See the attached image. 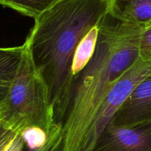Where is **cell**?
<instances>
[{"label":"cell","mask_w":151,"mask_h":151,"mask_svg":"<svg viewBox=\"0 0 151 151\" xmlns=\"http://www.w3.org/2000/svg\"><path fill=\"white\" fill-rule=\"evenodd\" d=\"M24 45L18 72L0 107L1 124L17 133L29 127H39L49 137L58 136L61 126L55 119L48 87Z\"/></svg>","instance_id":"obj_3"},{"label":"cell","mask_w":151,"mask_h":151,"mask_svg":"<svg viewBox=\"0 0 151 151\" xmlns=\"http://www.w3.org/2000/svg\"><path fill=\"white\" fill-rule=\"evenodd\" d=\"M139 58L151 59V23L144 27L139 45Z\"/></svg>","instance_id":"obj_12"},{"label":"cell","mask_w":151,"mask_h":151,"mask_svg":"<svg viewBox=\"0 0 151 151\" xmlns=\"http://www.w3.org/2000/svg\"><path fill=\"white\" fill-rule=\"evenodd\" d=\"M109 14L119 21L145 26L151 22V0H111Z\"/></svg>","instance_id":"obj_7"},{"label":"cell","mask_w":151,"mask_h":151,"mask_svg":"<svg viewBox=\"0 0 151 151\" xmlns=\"http://www.w3.org/2000/svg\"><path fill=\"white\" fill-rule=\"evenodd\" d=\"M58 0H0V5L11 8L17 12L36 19Z\"/></svg>","instance_id":"obj_10"},{"label":"cell","mask_w":151,"mask_h":151,"mask_svg":"<svg viewBox=\"0 0 151 151\" xmlns=\"http://www.w3.org/2000/svg\"><path fill=\"white\" fill-rule=\"evenodd\" d=\"M56 139H57L56 136H51V137L50 138V139H49V142L48 143H47V147H46V148L45 149L44 151H50L51 147L53 146V144L55 143V142L56 141Z\"/></svg>","instance_id":"obj_15"},{"label":"cell","mask_w":151,"mask_h":151,"mask_svg":"<svg viewBox=\"0 0 151 151\" xmlns=\"http://www.w3.org/2000/svg\"><path fill=\"white\" fill-rule=\"evenodd\" d=\"M144 27L110 14L103 19L95 53L74 79L60 133L50 151H82L90 125L112 86L139 59Z\"/></svg>","instance_id":"obj_1"},{"label":"cell","mask_w":151,"mask_h":151,"mask_svg":"<svg viewBox=\"0 0 151 151\" xmlns=\"http://www.w3.org/2000/svg\"><path fill=\"white\" fill-rule=\"evenodd\" d=\"M24 49V44L17 47H0V107L18 72Z\"/></svg>","instance_id":"obj_8"},{"label":"cell","mask_w":151,"mask_h":151,"mask_svg":"<svg viewBox=\"0 0 151 151\" xmlns=\"http://www.w3.org/2000/svg\"><path fill=\"white\" fill-rule=\"evenodd\" d=\"M111 0H58L40 17L24 42L50 92L56 123L68 110L73 86L72 64L84 36L109 14Z\"/></svg>","instance_id":"obj_2"},{"label":"cell","mask_w":151,"mask_h":151,"mask_svg":"<svg viewBox=\"0 0 151 151\" xmlns=\"http://www.w3.org/2000/svg\"><path fill=\"white\" fill-rule=\"evenodd\" d=\"M139 126H148V127H151V120H150V121L145 122V124H142V125H139Z\"/></svg>","instance_id":"obj_16"},{"label":"cell","mask_w":151,"mask_h":151,"mask_svg":"<svg viewBox=\"0 0 151 151\" xmlns=\"http://www.w3.org/2000/svg\"><path fill=\"white\" fill-rule=\"evenodd\" d=\"M25 145L19 133L15 135L5 151H24Z\"/></svg>","instance_id":"obj_14"},{"label":"cell","mask_w":151,"mask_h":151,"mask_svg":"<svg viewBox=\"0 0 151 151\" xmlns=\"http://www.w3.org/2000/svg\"><path fill=\"white\" fill-rule=\"evenodd\" d=\"M151 120V75L133 89L110 122L116 125L136 127Z\"/></svg>","instance_id":"obj_6"},{"label":"cell","mask_w":151,"mask_h":151,"mask_svg":"<svg viewBox=\"0 0 151 151\" xmlns=\"http://www.w3.org/2000/svg\"><path fill=\"white\" fill-rule=\"evenodd\" d=\"M17 133L11 129L0 127V151H5Z\"/></svg>","instance_id":"obj_13"},{"label":"cell","mask_w":151,"mask_h":151,"mask_svg":"<svg viewBox=\"0 0 151 151\" xmlns=\"http://www.w3.org/2000/svg\"><path fill=\"white\" fill-rule=\"evenodd\" d=\"M151 75V59L139 58L113 84L90 125L82 151H93L97 140L122 104L142 81Z\"/></svg>","instance_id":"obj_4"},{"label":"cell","mask_w":151,"mask_h":151,"mask_svg":"<svg viewBox=\"0 0 151 151\" xmlns=\"http://www.w3.org/2000/svg\"><path fill=\"white\" fill-rule=\"evenodd\" d=\"M27 150H35L46 145L49 137L45 130L39 127H29L19 133Z\"/></svg>","instance_id":"obj_11"},{"label":"cell","mask_w":151,"mask_h":151,"mask_svg":"<svg viewBox=\"0 0 151 151\" xmlns=\"http://www.w3.org/2000/svg\"><path fill=\"white\" fill-rule=\"evenodd\" d=\"M1 126H2V124H1V122H0V127H1Z\"/></svg>","instance_id":"obj_17"},{"label":"cell","mask_w":151,"mask_h":151,"mask_svg":"<svg viewBox=\"0 0 151 151\" xmlns=\"http://www.w3.org/2000/svg\"><path fill=\"white\" fill-rule=\"evenodd\" d=\"M93 151H151V127H124L110 122Z\"/></svg>","instance_id":"obj_5"},{"label":"cell","mask_w":151,"mask_h":151,"mask_svg":"<svg viewBox=\"0 0 151 151\" xmlns=\"http://www.w3.org/2000/svg\"><path fill=\"white\" fill-rule=\"evenodd\" d=\"M150 23H151V22H150Z\"/></svg>","instance_id":"obj_18"},{"label":"cell","mask_w":151,"mask_h":151,"mask_svg":"<svg viewBox=\"0 0 151 151\" xmlns=\"http://www.w3.org/2000/svg\"><path fill=\"white\" fill-rule=\"evenodd\" d=\"M99 24L93 27L84 36L76 50L72 64V75L73 77V82L75 78L86 67L95 53L98 42Z\"/></svg>","instance_id":"obj_9"}]
</instances>
